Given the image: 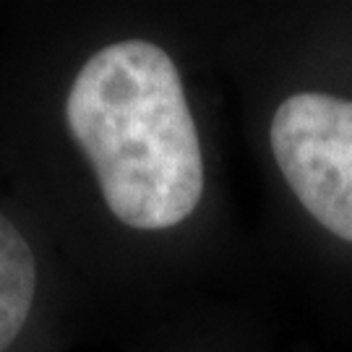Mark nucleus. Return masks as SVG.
Masks as SVG:
<instances>
[{
    "label": "nucleus",
    "mask_w": 352,
    "mask_h": 352,
    "mask_svg": "<svg viewBox=\"0 0 352 352\" xmlns=\"http://www.w3.org/2000/svg\"><path fill=\"white\" fill-rule=\"evenodd\" d=\"M217 74V11L63 8L21 45L13 196L47 230L84 302H164L222 258Z\"/></svg>",
    "instance_id": "nucleus-1"
},
{
    "label": "nucleus",
    "mask_w": 352,
    "mask_h": 352,
    "mask_svg": "<svg viewBox=\"0 0 352 352\" xmlns=\"http://www.w3.org/2000/svg\"><path fill=\"white\" fill-rule=\"evenodd\" d=\"M217 58L274 222L314 272L352 289V0L217 11Z\"/></svg>",
    "instance_id": "nucleus-2"
},
{
    "label": "nucleus",
    "mask_w": 352,
    "mask_h": 352,
    "mask_svg": "<svg viewBox=\"0 0 352 352\" xmlns=\"http://www.w3.org/2000/svg\"><path fill=\"white\" fill-rule=\"evenodd\" d=\"M84 302L58 245L16 196L0 199V352H68Z\"/></svg>",
    "instance_id": "nucleus-3"
},
{
    "label": "nucleus",
    "mask_w": 352,
    "mask_h": 352,
    "mask_svg": "<svg viewBox=\"0 0 352 352\" xmlns=\"http://www.w3.org/2000/svg\"><path fill=\"white\" fill-rule=\"evenodd\" d=\"M154 352H269L256 331L232 318H186L170 329Z\"/></svg>",
    "instance_id": "nucleus-4"
}]
</instances>
